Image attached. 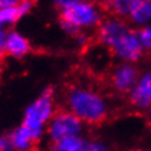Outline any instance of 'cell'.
<instances>
[{"label": "cell", "mask_w": 151, "mask_h": 151, "mask_svg": "<svg viewBox=\"0 0 151 151\" xmlns=\"http://www.w3.org/2000/svg\"><path fill=\"white\" fill-rule=\"evenodd\" d=\"M65 105L83 124L100 126L109 116V104L103 93L87 86H72L65 93Z\"/></svg>", "instance_id": "1"}, {"label": "cell", "mask_w": 151, "mask_h": 151, "mask_svg": "<svg viewBox=\"0 0 151 151\" xmlns=\"http://www.w3.org/2000/svg\"><path fill=\"white\" fill-rule=\"evenodd\" d=\"M56 110L58 109H56L55 105L54 88L47 86L26 108L22 124L41 139L44 133L46 132V127L49 122L54 116Z\"/></svg>", "instance_id": "2"}, {"label": "cell", "mask_w": 151, "mask_h": 151, "mask_svg": "<svg viewBox=\"0 0 151 151\" xmlns=\"http://www.w3.org/2000/svg\"><path fill=\"white\" fill-rule=\"evenodd\" d=\"M59 18L70 22L85 32L86 29H96L105 17L101 5L80 0L70 8L59 12Z\"/></svg>", "instance_id": "3"}, {"label": "cell", "mask_w": 151, "mask_h": 151, "mask_svg": "<svg viewBox=\"0 0 151 151\" xmlns=\"http://www.w3.org/2000/svg\"><path fill=\"white\" fill-rule=\"evenodd\" d=\"M85 124L68 109H58L46 127V133L51 142H58L69 137H77L83 132Z\"/></svg>", "instance_id": "4"}, {"label": "cell", "mask_w": 151, "mask_h": 151, "mask_svg": "<svg viewBox=\"0 0 151 151\" xmlns=\"http://www.w3.org/2000/svg\"><path fill=\"white\" fill-rule=\"evenodd\" d=\"M132 28L133 27H131L128 21L109 16L105 17L96 28V37L103 46L111 50Z\"/></svg>", "instance_id": "5"}, {"label": "cell", "mask_w": 151, "mask_h": 151, "mask_svg": "<svg viewBox=\"0 0 151 151\" xmlns=\"http://www.w3.org/2000/svg\"><path fill=\"white\" fill-rule=\"evenodd\" d=\"M110 51L120 62L132 64H136L138 60H141L145 54V49L142 46L136 28H132Z\"/></svg>", "instance_id": "6"}, {"label": "cell", "mask_w": 151, "mask_h": 151, "mask_svg": "<svg viewBox=\"0 0 151 151\" xmlns=\"http://www.w3.org/2000/svg\"><path fill=\"white\" fill-rule=\"evenodd\" d=\"M141 72L136 64L132 63H123L120 62L114 67L110 74V83L111 87L118 93L128 95L133 86L137 82Z\"/></svg>", "instance_id": "7"}, {"label": "cell", "mask_w": 151, "mask_h": 151, "mask_svg": "<svg viewBox=\"0 0 151 151\" xmlns=\"http://www.w3.org/2000/svg\"><path fill=\"white\" fill-rule=\"evenodd\" d=\"M127 96L131 106L141 111H147L151 105V70L141 72L136 85Z\"/></svg>", "instance_id": "8"}, {"label": "cell", "mask_w": 151, "mask_h": 151, "mask_svg": "<svg viewBox=\"0 0 151 151\" xmlns=\"http://www.w3.org/2000/svg\"><path fill=\"white\" fill-rule=\"evenodd\" d=\"M8 137L16 151H39V143L41 139L23 124L10 131Z\"/></svg>", "instance_id": "9"}, {"label": "cell", "mask_w": 151, "mask_h": 151, "mask_svg": "<svg viewBox=\"0 0 151 151\" xmlns=\"http://www.w3.org/2000/svg\"><path fill=\"white\" fill-rule=\"evenodd\" d=\"M32 50L31 41L17 29H8L6 55L13 59H23Z\"/></svg>", "instance_id": "10"}, {"label": "cell", "mask_w": 151, "mask_h": 151, "mask_svg": "<svg viewBox=\"0 0 151 151\" xmlns=\"http://www.w3.org/2000/svg\"><path fill=\"white\" fill-rule=\"evenodd\" d=\"M33 8L32 0H21L16 6L6 9H0V28L8 29L17 24L22 18L26 17Z\"/></svg>", "instance_id": "11"}, {"label": "cell", "mask_w": 151, "mask_h": 151, "mask_svg": "<svg viewBox=\"0 0 151 151\" xmlns=\"http://www.w3.org/2000/svg\"><path fill=\"white\" fill-rule=\"evenodd\" d=\"M139 1L141 0H104L101 3V8L110 13L113 17L127 21L137 8Z\"/></svg>", "instance_id": "12"}, {"label": "cell", "mask_w": 151, "mask_h": 151, "mask_svg": "<svg viewBox=\"0 0 151 151\" xmlns=\"http://www.w3.org/2000/svg\"><path fill=\"white\" fill-rule=\"evenodd\" d=\"M128 22L133 26V28H139L151 23V0H141L128 18Z\"/></svg>", "instance_id": "13"}, {"label": "cell", "mask_w": 151, "mask_h": 151, "mask_svg": "<svg viewBox=\"0 0 151 151\" xmlns=\"http://www.w3.org/2000/svg\"><path fill=\"white\" fill-rule=\"evenodd\" d=\"M88 142L85 137H69L58 142L50 143V151H87Z\"/></svg>", "instance_id": "14"}, {"label": "cell", "mask_w": 151, "mask_h": 151, "mask_svg": "<svg viewBox=\"0 0 151 151\" xmlns=\"http://www.w3.org/2000/svg\"><path fill=\"white\" fill-rule=\"evenodd\" d=\"M136 29L138 32V37L141 40V44L145 49V51H151V23Z\"/></svg>", "instance_id": "15"}, {"label": "cell", "mask_w": 151, "mask_h": 151, "mask_svg": "<svg viewBox=\"0 0 151 151\" xmlns=\"http://www.w3.org/2000/svg\"><path fill=\"white\" fill-rule=\"evenodd\" d=\"M59 27L67 36L73 37V39H77V37L83 32V31H81L80 28L76 27L74 24H72L70 22H68L65 19H62V18H59Z\"/></svg>", "instance_id": "16"}, {"label": "cell", "mask_w": 151, "mask_h": 151, "mask_svg": "<svg viewBox=\"0 0 151 151\" xmlns=\"http://www.w3.org/2000/svg\"><path fill=\"white\" fill-rule=\"evenodd\" d=\"M78 1H80V0H51L52 5H54L59 12L70 8L72 5H74L76 3H78Z\"/></svg>", "instance_id": "17"}, {"label": "cell", "mask_w": 151, "mask_h": 151, "mask_svg": "<svg viewBox=\"0 0 151 151\" xmlns=\"http://www.w3.org/2000/svg\"><path fill=\"white\" fill-rule=\"evenodd\" d=\"M6 36L8 29L0 28V59L6 55Z\"/></svg>", "instance_id": "18"}, {"label": "cell", "mask_w": 151, "mask_h": 151, "mask_svg": "<svg viewBox=\"0 0 151 151\" xmlns=\"http://www.w3.org/2000/svg\"><path fill=\"white\" fill-rule=\"evenodd\" d=\"M87 151H111V149L104 142L100 141H90L87 146Z\"/></svg>", "instance_id": "19"}, {"label": "cell", "mask_w": 151, "mask_h": 151, "mask_svg": "<svg viewBox=\"0 0 151 151\" xmlns=\"http://www.w3.org/2000/svg\"><path fill=\"white\" fill-rule=\"evenodd\" d=\"M0 151H16L8 134H0Z\"/></svg>", "instance_id": "20"}, {"label": "cell", "mask_w": 151, "mask_h": 151, "mask_svg": "<svg viewBox=\"0 0 151 151\" xmlns=\"http://www.w3.org/2000/svg\"><path fill=\"white\" fill-rule=\"evenodd\" d=\"M21 3V0H0V9H6L16 6Z\"/></svg>", "instance_id": "21"}, {"label": "cell", "mask_w": 151, "mask_h": 151, "mask_svg": "<svg viewBox=\"0 0 151 151\" xmlns=\"http://www.w3.org/2000/svg\"><path fill=\"white\" fill-rule=\"evenodd\" d=\"M85 1H88V3H93V4H101V3L104 1V0H85Z\"/></svg>", "instance_id": "22"}, {"label": "cell", "mask_w": 151, "mask_h": 151, "mask_svg": "<svg viewBox=\"0 0 151 151\" xmlns=\"http://www.w3.org/2000/svg\"><path fill=\"white\" fill-rule=\"evenodd\" d=\"M147 116H149V119L151 120V105L149 106V109H147Z\"/></svg>", "instance_id": "23"}, {"label": "cell", "mask_w": 151, "mask_h": 151, "mask_svg": "<svg viewBox=\"0 0 151 151\" xmlns=\"http://www.w3.org/2000/svg\"><path fill=\"white\" fill-rule=\"evenodd\" d=\"M131 151H150V150H143V149H134V150H131Z\"/></svg>", "instance_id": "24"}, {"label": "cell", "mask_w": 151, "mask_h": 151, "mask_svg": "<svg viewBox=\"0 0 151 151\" xmlns=\"http://www.w3.org/2000/svg\"><path fill=\"white\" fill-rule=\"evenodd\" d=\"M32 1H35V0H32Z\"/></svg>", "instance_id": "25"}, {"label": "cell", "mask_w": 151, "mask_h": 151, "mask_svg": "<svg viewBox=\"0 0 151 151\" xmlns=\"http://www.w3.org/2000/svg\"><path fill=\"white\" fill-rule=\"evenodd\" d=\"M150 127H151V126H150Z\"/></svg>", "instance_id": "26"}]
</instances>
